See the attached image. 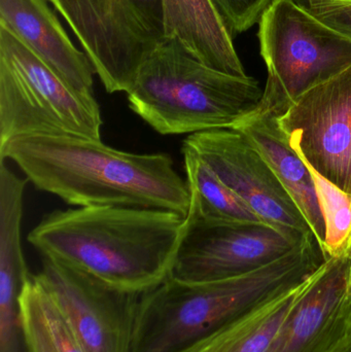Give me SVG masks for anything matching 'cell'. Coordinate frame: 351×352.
<instances>
[{"label":"cell","instance_id":"277c9868","mask_svg":"<svg viewBox=\"0 0 351 352\" xmlns=\"http://www.w3.org/2000/svg\"><path fill=\"white\" fill-rule=\"evenodd\" d=\"M263 94L251 76L218 72L164 39L144 62L127 98L131 111L158 133L191 135L236 127L259 109Z\"/></svg>","mask_w":351,"mask_h":352},{"label":"cell","instance_id":"44dd1931","mask_svg":"<svg viewBox=\"0 0 351 352\" xmlns=\"http://www.w3.org/2000/svg\"><path fill=\"white\" fill-rule=\"evenodd\" d=\"M45 326L58 352H86L68 320L34 274Z\"/></svg>","mask_w":351,"mask_h":352},{"label":"cell","instance_id":"6da1fadb","mask_svg":"<svg viewBox=\"0 0 351 352\" xmlns=\"http://www.w3.org/2000/svg\"><path fill=\"white\" fill-rule=\"evenodd\" d=\"M35 188L80 207L164 209L187 217L191 192L168 154L115 150L80 136H20L0 148Z\"/></svg>","mask_w":351,"mask_h":352},{"label":"cell","instance_id":"603a6c76","mask_svg":"<svg viewBox=\"0 0 351 352\" xmlns=\"http://www.w3.org/2000/svg\"><path fill=\"white\" fill-rule=\"evenodd\" d=\"M326 24L351 37V0H296Z\"/></svg>","mask_w":351,"mask_h":352},{"label":"cell","instance_id":"30bf717a","mask_svg":"<svg viewBox=\"0 0 351 352\" xmlns=\"http://www.w3.org/2000/svg\"><path fill=\"white\" fill-rule=\"evenodd\" d=\"M278 121L306 164L351 194V67L303 93Z\"/></svg>","mask_w":351,"mask_h":352},{"label":"cell","instance_id":"ffe728a7","mask_svg":"<svg viewBox=\"0 0 351 352\" xmlns=\"http://www.w3.org/2000/svg\"><path fill=\"white\" fill-rule=\"evenodd\" d=\"M21 307L30 352H58L45 326L36 280L31 273L21 295Z\"/></svg>","mask_w":351,"mask_h":352},{"label":"cell","instance_id":"8fae6325","mask_svg":"<svg viewBox=\"0 0 351 352\" xmlns=\"http://www.w3.org/2000/svg\"><path fill=\"white\" fill-rule=\"evenodd\" d=\"M183 142L192 146L262 221L288 233L315 236L267 161L238 130L200 132L188 136Z\"/></svg>","mask_w":351,"mask_h":352},{"label":"cell","instance_id":"7c38bea8","mask_svg":"<svg viewBox=\"0 0 351 352\" xmlns=\"http://www.w3.org/2000/svg\"><path fill=\"white\" fill-rule=\"evenodd\" d=\"M351 340V258H331L309 277L266 352H333Z\"/></svg>","mask_w":351,"mask_h":352},{"label":"cell","instance_id":"cb8c5ba5","mask_svg":"<svg viewBox=\"0 0 351 352\" xmlns=\"http://www.w3.org/2000/svg\"><path fill=\"white\" fill-rule=\"evenodd\" d=\"M333 352H351V340L348 341L346 344L341 345L339 349H336Z\"/></svg>","mask_w":351,"mask_h":352},{"label":"cell","instance_id":"ba28073f","mask_svg":"<svg viewBox=\"0 0 351 352\" xmlns=\"http://www.w3.org/2000/svg\"><path fill=\"white\" fill-rule=\"evenodd\" d=\"M313 237L266 223L205 221L188 214L169 277L207 283L241 276L280 260Z\"/></svg>","mask_w":351,"mask_h":352},{"label":"cell","instance_id":"ac0fdd59","mask_svg":"<svg viewBox=\"0 0 351 352\" xmlns=\"http://www.w3.org/2000/svg\"><path fill=\"white\" fill-rule=\"evenodd\" d=\"M306 164V163H305ZM313 175L325 221L326 239L321 252L325 260L348 258L351 252V194L326 179L313 167Z\"/></svg>","mask_w":351,"mask_h":352},{"label":"cell","instance_id":"5b68a950","mask_svg":"<svg viewBox=\"0 0 351 352\" xmlns=\"http://www.w3.org/2000/svg\"><path fill=\"white\" fill-rule=\"evenodd\" d=\"M93 92L76 90L0 24V148L20 136L101 140Z\"/></svg>","mask_w":351,"mask_h":352},{"label":"cell","instance_id":"7a4b0ae2","mask_svg":"<svg viewBox=\"0 0 351 352\" xmlns=\"http://www.w3.org/2000/svg\"><path fill=\"white\" fill-rule=\"evenodd\" d=\"M185 228L187 217L175 211L80 207L45 215L28 241L43 256L144 293L170 276Z\"/></svg>","mask_w":351,"mask_h":352},{"label":"cell","instance_id":"4fadbf2b","mask_svg":"<svg viewBox=\"0 0 351 352\" xmlns=\"http://www.w3.org/2000/svg\"><path fill=\"white\" fill-rule=\"evenodd\" d=\"M0 24L10 29L74 89L93 92L95 70L76 49L49 0H0Z\"/></svg>","mask_w":351,"mask_h":352},{"label":"cell","instance_id":"5bb4252c","mask_svg":"<svg viewBox=\"0 0 351 352\" xmlns=\"http://www.w3.org/2000/svg\"><path fill=\"white\" fill-rule=\"evenodd\" d=\"M166 41L218 72L247 76L233 34L212 0H162Z\"/></svg>","mask_w":351,"mask_h":352},{"label":"cell","instance_id":"8992f818","mask_svg":"<svg viewBox=\"0 0 351 352\" xmlns=\"http://www.w3.org/2000/svg\"><path fill=\"white\" fill-rule=\"evenodd\" d=\"M259 23L268 78L255 113L278 119L303 93L351 67V37L296 0H273Z\"/></svg>","mask_w":351,"mask_h":352},{"label":"cell","instance_id":"e0dca14e","mask_svg":"<svg viewBox=\"0 0 351 352\" xmlns=\"http://www.w3.org/2000/svg\"><path fill=\"white\" fill-rule=\"evenodd\" d=\"M181 153L191 192L188 214L205 221L265 223L232 188L218 177L192 146L183 142Z\"/></svg>","mask_w":351,"mask_h":352},{"label":"cell","instance_id":"2e32d148","mask_svg":"<svg viewBox=\"0 0 351 352\" xmlns=\"http://www.w3.org/2000/svg\"><path fill=\"white\" fill-rule=\"evenodd\" d=\"M306 281L258 306L185 352L267 351L300 299Z\"/></svg>","mask_w":351,"mask_h":352},{"label":"cell","instance_id":"9c48e42d","mask_svg":"<svg viewBox=\"0 0 351 352\" xmlns=\"http://www.w3.org/2000/svg\"><path fill=\"white\" fill-rule=\"evenodd\" d=\"M86 352H131L142 294L109 285L61 261L43 256L35 274Z\"/></svg>","mask_w":351,"mask_h":352},{"label":"cell","instance_id":"d6986e66","mask_svg":"<svg viewBox=\"0 0 351 352\" xmlns=\"http://www.w3.org/2000/svg\"><path fill=\"white\" fill-rule=\"evenodd\" d=\"M26 281L0 278V352H30L21 307Z\"/></svg>","mask_w":351,"mask_h":352},{"label":"cell","instance_id":"3957f363","mask_svg":"<svg viewBox=\"0 0 351 352\" xmlns=\"http://www.w3.org/2000/svg\"><path fill=\"white\" fill-rule=\"evenodd\" d=\"M325 256L315 238L241 276L207 283L168 277L142 294L131 352H185L258 306L302 285Z\"/></svg>","mask_w":351,"mask_h":352},{"label":"cell","instance_id":"d4e9b609","mask_svg":"<svg viewBox=\"0 0 351 352\" xmlns=\"http://www.w3.org/2000/svg\"><path fill=\"white\" fill-rule=\"evenodd\" d=\"M350 258H351V252H350Z\"/></svg>","mask_w":351,"mask_h":352},{"label":"cell","instance_id":"52a82bcc","mask_svg":"<svg viewBox=\"0 0 351 352\" xmlns=\"http://www.w3.org/2000/svg\"><path fill=\"white\" fill-rule=\"evenodd\" d=\"M76 34L109 94L131 90L164 41L134 0H49Z\"/></svg>","mask_w":351,"mask_h":352},{"label":"cell","instance_id":"9a60e30c","mask_svg":"<svg viewBox=\"0 0 351 352\" xmlns=\"http://www.w3.org/2000/svg\"><path fill=\"white\" fill-rule=\"evenodd\" d=\"M233 129L241 132L267 161L304 215L321 250L326 228L315 182L308 166L280 129L278 118L253 113Z\"/></svg>","mask_w":351,"mask_h":352},{"label":"cell","instance_id":"7402d4cb","mask_svg":"<svg viewBox=\"0 0 351 352\" xmlns=\"http://www.w3.org/2000/svg\"><path fill=\"white\" fill-rule=\"evenodd\" d=\"M273 0H212L233 35L257 24Z\"/></svg>","mask_w":351,"mask_h":352}]
</instances>
